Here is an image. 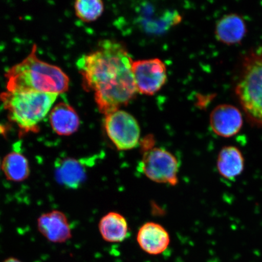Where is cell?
<instances>
[{
  "instance_id": "cell-1",
  "label": "cell",
  "mask_w": 262,
  "mask_h": 262,
  "mask_svg": "<svg viewBox=\"0 0 262 262\" xmlns=\"http://www.w3.org/2000/svg\"><path fill=\"white\" fill-rule=\"evenodd\" d=\"M133 62L125 47L111 40L100 41L97 49L78 59L83 89L93 92L98 109L104 116L120 110L136 97Z\"/></svg>"
},
{
  "instance_id": "cell-16",
  "label": "cell",
  "mask_w": 262,
  "mask_h": 262,
  "mask_svg": "<svg viewBox=\"0 0 262 262\" xmlns=\"http://www.w3.org/2000/svg\"><path fill=\"white\" fill-rule=\"evenodd\" d=\"M2 169L10 181L21 182L30 176V166L26 157L19 152L8 154L2 162Z\"/></svg>"
},
{
  "instance_id": "cell-6",
  "label": "cell",
  "mask_w": 262,
  "mask_h": 262,
  "mask_svg": "<svg viewBox=\"0 0 262 262\" xmlns=\"http://www.w3.org/2000/svg\"><path fill=\"white\" fill-rule=\"evenodd\" d=\"M104 125L108 137L117 149L128 150L138 146L140 127L133 115L117 110L105 116Z\"/></svg>"
},
{
  "instance_id": "cell-14",
  "label": "cell",
  "mask_w": 262,
  "mask_h": 262,
  "mask_svg": "<svg viewBox=\"0 0 262 262\" xmlns=\"http://www.w3.org/2000/svg\"><path fill=\"white\" fill-rule=\"evenodd\" d=\"M247 32L244 19L237 14L223 16L215 26V34L222 43L233 45L240 42Z\"/></svg>"
},
{
  "instance_id": "cell-8",
  "label": "cell",
  "mask_w": 262,
  "mask_h": 262,
  "mask_svg": "<svg viewBox=\"0 0 262 262\" xmlns=\"http://www.w3.org/2000/svg\"><path fill=\"white\" fill-rule=\"evenodd\" d=\"M243 123L241 111L231 104H224L215 107L209 117V124L213 133L223 138L236 136L240 133Z\"/></svg>"
},
{
  "instance_id": "cell-5",
  "label": "cell",
  "mask_w": 262,
  "mask_h": 262,
  "mask_svg": "<svg viewBox=\"0 0 262 262\" xmlns=\"http://www.w3.org/2000/svg\"><path fill=\"white\" fill-rule=\"evenodd\" d=\"M140 167L141 171L153 182L172 186L178 185V160L165 149L155 147L147 150L144 154Z\"/></svg>"
},
{
  "instance_id": "cell-18",
  "label": "cell",
  "mask_w": 262,
  "mask_h": 262,
  "mask_svg": "<svg viewBox=\"0 0 262 262\" xmlns=\"http://www.w3.org/2000/svg\"><path fill=\"white\" fill-rule=\"evenodd\" d=\"M3 262H22L20 260H19L17 259V258H14V257H9L7 258V259H6L5 260L3 261Z\"/></svg>"
},
{
  "instance_id": "cell-7",
  "label": "cell",
  "mask_w": 262,
  "mask_h": 262,
  "mask_svg": "<svg viewBox=\"0 0 262 262\" xmlns=\"http://www.w3.org/2000/svg\"><path fill=\"white\" fill-rule=\"evenodd\" d=\"M132 72L137 93L152 96L167 81L166 65L159 58L133 61Z\"/></svg>"
},
{
  "instance_id": "cell-17",
  "label": "cell",
  "mask_w": 262,
  "mask_h": 262,
  "mask_svg": "<svg viewBox=\"0 0 262 262\" xmlns=\"http://www.w3.org/2000/svg\"><path fill=\"white\" fill-rule=\"evenodd\" d=\"M75 14L78 18L84 22H92L102 15L103 2L100 0H78L75 3Z\"/></svg>"
},
{
  "instance_id": "cell-11",
  "label": "cell",
  "mask_w": 262,
  "mask_h": 262,
  "mask_svg": "<svg viewBox=\"0 0 262 262\" xmlns=\"http://www.w3.org/2000/svg\"><path fill=\"white\" fill-rule=\"evenodd\" d=\"M55 178L59 184L70 189H77L83 185L86 178V169L83 163L70 157L55 160Z\"/></svg>"
},
{
  "instance_id": "cell-10",
  "label": "cell",
  "mask_w": 262,
  "mask_h": 262,
  "mask_svg": "<svg viewBox=\"0 0 262 262\" xmlns=\"http://www.w3.org/2000/svg\"><path fill=\"white\" fill-rule=\"evenodd\" d=\"M137 241L142 250L150 255H159L166 250L170 244L168 232L161 225L147 222L140 227Z\"/></svg>"
},
{
  "instance_id": "cell-3",
  "label": "cell",
  "mask_w": 262,
  "mask_h": 262,
  "mask_svg": "<svg viewBox=\"0 0 262 262\" xmlns=\"http://www.w3.org/2000/svg\"><path fill=\"white\" fill-rule=\"evenodd\" d=\"M58 94L37 92H9L0 94L8 118L24 133L35 132L50 112Z\"/></svg>"
},
{
  "instance_id": "cell-15",
  "label": "cell",
  "mask_w": 262,
  "mask_h": 262,
  "mask_svg": "<svg viewBox=\"0 0 262 262\" xmlns=\"http://www.w3.org/2000/svg\"><path fill=\"white\" fill-rule=\"evenodd\" d=\"M98 228L104 240L110 243L122 242L128 234V224L126 219L116 212H111L103 216Z\"/></svg>"
},
{
  "instance_id": "cell-2",
  "label": "cell",
  "mask_w": 262,
  "mask_h": 262,
  "mask_svg": "<svg viewBox=\"0 0 262 262\" xmlns=\"http://www.w3.org/2000/svg\"><path fill=\"white\" fill-rule=\"evenodd\" d=\"M5 76L9 92L61 94L70 88V78L61 68L40 60L37 46L24 60L9 69Z\"/></svg>"
},
{
  "instance_id": "cell-9",
  "label": "cell",
  "mask_w": 262,
  "mask_h": 262,
  "mask_svg": "<svg viewBox=\"0 0 262 262\" xmlns=\"http://www.w3.org/2000/svg\"><path fill=\"white\" fill-rule=\"evenodd\" d=\"M39 232L49 242L61 244L70 240L72 232L67 215L54 210L41 214L37 220Z\"/></svg>"
},
{
  "instance_id": "cell-13",
  "label": "cell",
  "mask_w": 262,
  "mask_h": 262,
  "mask_svg": "<svg viewBox=\"0 0 262 262\" xmlns=\"http://www.w3.org/2000/svg\"><path fill=\"white\" fill-rule=\"evenodd\" d=\"M49 120L52 130L60 136L73 135L80 127V117L77 111L65 102L59 103L52 108Z\"/></svg>"
},
{
  "instance_id": "cell-4",
  "label": "cell",
  "mask_w": 262,
  "mask_h": 262,
  "mask_svg": "<svg viewBox=\"0 0 262 262\" xmlns=\"http://www.w3.org/2000/svg\"><path fill=\"white\" fill-rule=\"evenodd\" d=\"M235 92L248 122L262 128V46L244 58Z\"/></svg>"
},
{
  "instance_id": "cell-19",
  "label": "cell",
  "mask_w": 262,
  "mask_h": 262,
  "mask_svg": "<svg viewBox=\"0 0 262 262\" xmlns=\"http://www.w3.org/2000/svg\"><path fill=\"white\" fill-rule=\"evenodd\" d=\"M2 169V162H1V160H0V169Z\"/></svg>"
},
{
  "instance_id": "cell-12",
  "label": "cell",
  "mask_w": 262,
  "mask_h": 262,
  "mask_svg": "<svg viewBox=\"0 0 262 262\" xmlns=\"http://www.w3.org/2000/svg\"><path fill=\"white\" fill-rule=\"evenodd\" d=\"M216 167L223 179L233 181L244 171L245 159L243 153L237 146L222 147L218 154Z\"/></svg>"
}]
</instances>
